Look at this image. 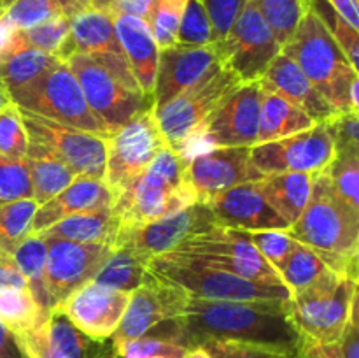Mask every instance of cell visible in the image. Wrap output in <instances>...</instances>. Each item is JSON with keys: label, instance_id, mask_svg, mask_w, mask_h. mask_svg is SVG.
Listing matches in <instances>:
<instances>
[{"label": "cell", "instance_id": "cell-1", "mask_svg": "<svg viewBox=\"0 0 359 358\" xmlns=\"http://www.w3.org/2000/svg\"><path fill=\"white\" fill-rule=\"evenodd\" d=\"M147 336H158L182 344L186 350L202 340H241L277 347L298 357L302 336L291 323L286 302L205 300L186 298L181 314Z\"/></svg>", "mask_w": 359, "mask_h": 358}, {"label": "cell", "instance_id": "cell-2", "mask_svg": "<svg viewBox=\"0 0 359 358\" xmlns=\"http://www.w3.org/2000/svg\"><path fill=\"white\" fill-rule=\"evenodd\" d=\"M287 232L333 272L358 279L359 213L340 199L325 171L314 175L307 207Z\"/></svg>", "mask_w": 359, "mask_h": 358}, {"label": "cell", "instance_id": "cell-3", "mask_svg": "<svg viewBox=\"0 0 359 358\" xmlns=\"http://www.w3.org/2000/svg\"><path fill=\"white\" fill-rule=\"evenodd\" d=\"M196 202L195 192L186 179V158L167 146L118 195L112 211L121 228H130L163 220Z\"/></svg>", "mask_w": 359, "mask_h": 358}, {"label": "cell", "instance_id": "cell-4", "mask_svg": "<svg viewBox=\"0 0 359 358\" xmlns=\"http://www.w3.org/2000/svg\"><path fill=\"white\" fill-rule=\"evenodd\" d=\"M280 53L290 56L304 70L337 111H358L351 102V90L359 83V72L312 11L305 9L297 30L280 48Z\"/></svg>", "mask_w": 359, "mask_h": 358}, {"label": "cell", "instance_id": "cell-5", "mask_svg": "<svg viewBox=\"0 0 359 358\" xmlns=\"http://www.w3.org/2000/svg\"><path fill=\"white\" fill-rule=\"evenodd\" d=\"M147 270L168 283L177 284L189 297L205 300L286 302L290 298V290L284 284L263 283L212 269L175 251L153 256L147 263Z\"/></svg>", "mask_w": 359, "mask_h": 358}, {"label": "cell", "instance_id": "cell-6", "mask_svg": "<svg viewBox=\"0 0 359 358\" xmlns=\"http://www.w3.org/2000/svg\"><path fill=\"white\" fill-rule=\"evenodd\" d=\"M358 298V279L326 270L316 283L290 295L286 311L302 340L337 343Z\"/></svg>", "mask_w": 359, "mask_h": 358}, {"label": "cell", "instance_id": "cell-7", "mask_svg": "<svg viewBox=\"0 0 359 358\" xmlns=\"http://www.w3.org/2000/svg\"><path fill=\"white\" fill-rule=\"evenodd\" d=\"M11 102L23 111L51 119L60 125L111 137L112 133L93 114L76 76L65 62H56L49 70L21 88L9 91Z\"/></svg>", "mask_w": 359, "mask_h": 358}, {"label": "cell", "instance_id": "cell-8", "mask_svg": "<svg viewBox=\"0 0 359 358\" xmlns=\"http://www.w3.org/2000/svg\"><path fill=\"white\" fill-rule=\"evenodd\" d=\"M241 84L242 81L237 74L217 63L202 79L186 88L177 97L170 98L160 107H153L154 118L168 146L179 154L184 153L200 133L207 118Z\"/></svg>", "mask_w": 359, "mask_h": 358}, {"label": "cell", "instance_id": "cell-9", "mask_svg": "<svg viewBox=\"0 0 359 358\" xmlns=\"http://www.w3.org/2000/svg\"><path fill=\"white\" fill-rule=\"evenodd\" d=\"M167 146V140L154 118L153 104L140 109L121 128L107 137L105 172L102 181L118 199V195H121Z\"/></svg>", "mask_w": 359, "mask_h": 358}, {"label": "cell", "instance_id": "cell-10", "mask_svg": "<svg viewBox=\"0 0 359 358\" xmlns=\"http://www.w3.org/2000/svg\"><path fill=\"white\" fill-rule=\"evenodd\" d=\"M259 119L262 86L259 83H242L207 118L182 157L189 158L214 147H252L258 144Z\"/></svg>", "mask_w": 359, "mask_h": 358}, {"label": "cell", "instance_id": "cell-11", "mask_svg": "<svg viewBox=\"0 0 359 358\" xmlns=\"http://www.w3.org/2000/svg\"><path fill=\"white\" fill-rule=\"evenodd\" d=\"M175 253L189 256L212 269L226 270L248 279L283 284L279 274L259 255L249 239V232L238 228L214 227L182 242Z\"/></svg>", "mask_w": 359, "mask_h": 358}, {"label": "cell", "instance_id": "cell-12", "mask_svg": "<svg viewBox=\"0 0 359 358\" xmlns=\"http://www.w3.org/2000/svg\"><path fill=\"white\" fill-rule=\"evenodd\" d=\"M21 111L28 142L39 151L63 161L76 175L104 179L107 139L74 126Z\"/></svg>", "mask_w": 359, "mask_h": 358}, {"label": "cell", "instance_id": "cell-13", "mask_svg": "<svg viewBox=\"0 0 359 358\" xmlns=\"http://www.w3.org/2000/svg\"><path fill=\"white\" fill-rule=\"evenodd\" d=\"M214 46L221 65L237 74L242 83H258L280 53L266 21L248 0L226 37Z\"/></svg>", "mask_w": 359, "mask_h": 358}, {"label": "cell", "instance_id": "cell-14", "mask_svg": "<svg viewBox=\"0 0 359 358\" xmlns=\"http://www.w3.org/2000/svg\"><path fill=\"white\" fill-rule=\"evenodd\" d=\"M65 63L76 76L93 114L111 133L121 128L140 109L153 104V98L123 86L104 67L84 53H74Z\"/></svg>", "mask_w": 359, "mask_h": 358}, {"label": "cell", "instance_id": "cell-15", "mask_svg": "<svg viewBox=\"0 0 359 358\" xmlns=\"http://www.w3.org/2000/svg\"><path fill=\"white\" fill-rule=\"evenodd\" d=\"M74 53H84L91 56L100 67H104L118 83L126 86L135 93L144 95L140 91L139 83L133 76L130 63L123 53L121 44L114 32L112 18L104 11L95 7L83 11L70 18V34L60 51L58 58L65 62Z\"/></svg>", "mask_w": 359, "mask_h": 358}, {"label": "cell", "instance_id": "cell-16", "mask_svg": "<svg viewBox=\"0 0 359 358\" xmlns=\"http://www.w3.org/2000/svg\"><path fill=\"white\" fill-rule=\"evenodd\" d=\"M335 158L332 135L325 123L283 139L258 142L251 147V164L262 175L279 172L325 171Z\"/></svg>", "mask_w": 359, "mask_h": 358}, {"label": "cell", "instance_id": "cell-17", "mask_svg": "<svg viewBox=\"0 0 359 358\" xmlns=\"http://www.w3.org/2000/svg\"><path fill=\"white\" fill-rule=\"evenodd\" d=\"M44 241L48 246L44 281L49 307L53 311L77 288L95 279L105 260L111 256L114 246L74 242L67 239H44Z\"/></svg>", "mask_w": 359, "mask_h": 358}, {"label": "cell", "instance_id": "cell-18", "mask_svg": "<svg viewBox=\"0 0 359 358\" xmlns=\"http://www.w3.org/2000/svg\"><path fill=\"white\" fill-rule=\"evenodd\" d=\"M189 295L177 284L168 283L147 270L142 284L130 293L128 305L121 323L112 333L111 343L142 337L156 330L163 323L177 318Z\"/></svg>", "mask_w": 359, "mask_h": 358}, {"label": "cell", "instance_id": "cell-19", "mask_svg": "<svg viewBox=\"0 0 359 358\" xmlns=\"http://www.w3.org/2000/svg\"><path fill=\"white\" fill-rule=\"evenodd\" d=\"M219 227L207 204H193L172 216L139 227L119 228L116 244H128L140 255L153 258L156 255L174 251L177 246L195 235ZM114 244V246H116Z\"/></svg>", "mask_w": 359, "mask_h": 358}, {"label": "cell", "instance_id": "cell-20", "mask_svg": "<svg viewBox=\"0 0 359 358\" xmlns=\"http://www.w3.org/2000/svg\"><path fill=\"white\" fill-rule=\"evenodd\" d=\"M259 178L263 175L251 164V147H214L186 158V179L200 204Z\"/></svg>", "mask_w": 359, "mask_h": 358}, {"label": "cell", "instance_id": "cell-21", "mask_svg": "<svg viewBox=\"0 0 359 358\" xmlns=\"http://www.w3.org/2000/svg\"><path fill=\"white\" fill-rule=\"evenodd\" d=\"M132 291L114 290L90 281L60 302L53 311L62 312L77 330L98 340L111 339L121 323Z\"/></svg>", "mask_w": 359, "mask_h": 358}, {"label": "cell", "instance_id": "cell-22", "mask_svg": "<svg viewBox=\"0 0 359 358\" xmlns=\"http://www.w3.org/2000/svg\"><path fill=\"white\" fill-rule=\"evenodd\" d=\"M219 63L216 46L170 44L158 53L156 77H154L153 107H160L181 91L202 79L214 65Z\"/></svg>", "mask_w": 359, "mask_h": 358}, {"label": "cell", "instance_id": "cell-23", "mask_svg": "<svg viewBox=\"0 0 359 358\" xmlns=\"http://www.w3.org/2000/svg\"><path fill=\"white\" fill-rule=\"evenodd\" d=\"M219 227L245 232L290 228V225L266 202L256 181L241 183L207 202Z\"/></svg>", "mask_w": 359, "mask_h": 358}, {"label": "cell", "instance_id": "cell-24", "mask_svg": "<svg viewBox=\"0 0 359 358\" xmlns=\"http://www.w3.org/2000/svg\"><path fill=\"white\" fill-rule=\"evenodd\" d=\"M258 83L265 90L297 105L305 114L311 116L314 123H325L339 114V111L319 93L318 88L305 76L304 70L284 53H279L273 58Z\"/></svg>", "mask_w": 359, "mask_h": 358}, {"label": "cell", "instance_id": "cell-25", "mask_svg": "<svg viewBox=\"0 0 359 358\" xmlns=\"http://www.w3.org/2000/svg\"><path fill=\"white\" fill-rule=\"evenodd\" d=\"M114 193L102 179L77 175L62 193L37 207L30 225V234H39L70 214L105 209L114 206Z\"/></svg>", "mask_w": 359, "mask_h": 358}, {"label": "cell", "instance_id": "cell-26", "mask_svg": "<svg viewBox=\"0 0 359 358\" xmlns=\"http://www.w3.org/2000/svg\"><path fill=\"white\" fill-rule=\"evenodd\" d=\"M116 37L130 63L133 76L139 83L144 97H151L154 90V77L158 67V48L147 21L128 14L112 16Z\"/></svg>", "mask_w": 359, "mask_h": 358}, {"label": "cell", "instance_id": "cell-27", "mask_svg": "<svg viewBox=\"0 0 359 358\" xmlns=\"http://www.w3.org/2000/svg\"><path fill=\"white\" fill-rule=\"evenodd\" d=\"M119 228L121 225L112 207H105V209L70 214L46 230L39 232L37 235L44 239H67L74 242L114 246L118 241Z\"/></svg>", "mask_w": 359, "mask_h": 358}, {"label": "cell", "instance_id": "cell-28", "mask_svg": "<svg viewBox=\"0 0 359 358\" xmlns=\"http://www.w3.org/2000/svg\"><path fill=\"white\" fill-rule=\"evenodd\" d=\"M314 175L311 172H279L263 175L256 185L266 202L291 227L307 207Z\"/></svg>", "mask_w": 359, "mask_h": 358}, {"label": "cell", "instance_id": "cell-29", "mask_svg": "<svg viewBox=\"0 0 359 358\" xmlns=\"http://www.w3.org/2000/svg\"><path fill=\"white\" fill-rule=\"evenodd\" d=\"M49 343L67 358H119L112 343L98 340L77 330L62 312L51 311L42 325Z\"/></svg>", "mask_w": 359, "mask_h": 358}, {"label": "cell", "instance_id": "cell-30", "mask_svg": "<svg viewBox=\"0 0 359 358\" xmlns=\"http://www.w3.org/2000/svg\"><path fill=\"white\" fill-rule=\"evenodd\" d=\"M316 123L302 109L286 98L262 88V119H259L258 142L283 139L312 128Z\"/></svg>", "mask_w": 359, "mask_h": 358}, {"label": "cell", "instance_id": "cell-31", "mask_svg": "<svg viewBox=\"0 0 359 358\" xmlns=\"http://www.w3.org/2000/svg\"><path fill=\"white\" fill-rule=\"evenodd\" d=\"M28 172H30V181H32V199L42 206L53 197L62 193L74 179L77 178L63 161L56 160L51 154H46L39 151L37 147L32 146L28 142L27 157Z\"/></svg>", "mask_w": 359, "mask_h": 358}, {"label": "cell", "instance_id": "cell-32", "mask_svg": "<svg viewBox=\"0 0 359 358\" xmlns=\"http://www.w3.org/2000/svg\"><path fill=\"white\" fill-rule=\"evenodd\" d=\"M149 260L128 244H116L93 281L114 290L133 291L142 284Z\"/></svg>", "mask_w": 359, "mask_h": 358}, {"label": "cell", "instance_id": "cell-33", "mask_svg": "<svg viewBox=\"0 0 359 358\" xmlns=\"http://www.w3.org/2000/svg\"><path fill=\"white\" fill-rule=\"evenodd\" d=\"M49 318L30 290L27 288H0V321L13 330L14 333H23L39 329Z\"/></svg>", "mask_w": 359, "mask_h": 358}, {"label": "cell", "instance_id": "cell-34", "mask_svg": "<svg viewBox=\"0 0 359 358\" xmlns=\"http://www.w3.org/2000/svg\"><path fill=\"white\" fill-rule=\"evenodd\" d=\"M11 253H13L21 274H23L25 279H27L28 290L34 295L37 304L41 305L44 311L51 312L44 281L46 255H48V246H46L44 239L37 234H28L23 241L18 242L16 248Z\"/></svg>", "mask_w": 359, "mask_h": 358}, {"label": "cell", "instance_id": "cell-35", "mask_svg": "<svg viewBox=\"0 0 359 358\" xmlns=\"http://www.w3.org/2000/svg\"><path fill=\"white\" fill-rule=\"evenodd\" d=\"M56 62H60L56 56L39 51V49H14L6 56L4 63L0 65V79L4 81L7 90L13 91L51 69Z\"/></svg>", "mask_w": 359, "mask_h": 358}, {"label": "cell", "instance_id": "cell-36", "mask_svg": "<svg viewBox=\"0 0 359 358\" xmlns=\"http://www.w3.org/2000/svg\"><path fill=\"white\" fill-rule=\"evenodd\" d=\"M326 270L328 267L321 256L314 249L297 241L294 249L279 269V277L284 286L290 290V295H293L316 283Z\"/></svg>", "mask_w": 359, "mask_h": 358}, {"label": "cell", "instance_id": "cell-37", "mask_svg": "<svg viewBox=\"0 0 359 358\" xmlns=\"http://www.w3.org/2000/svg\"><path fill=\"white\" fill-rule=\"evenodd\" d=\"M69 34L70 20L63 14H58L51 20H46L42 23L34 25V27L25 28V30H14L11 51L20 48H34L58 58Z\"/></svg>", "mask_w": 359, "mask_h": 358}, {"label": "cell", "instance_id": "cell-38", "mask_svg": "<svg viewBox=\"0 0 359 358\" xmlns=\"http://www.w3.org/2000/svg\"><path fill=\"white\" fill-rule=\"evenodd\" d=\"M272 30L280 48L297 30L305 9L302 0H248Z\"/></svg>", "mask_w": 359, "mask_h": 358}, {"label": "cell", "instance_id": "cell-39", "mask_svg": "<svg viewBox=\"0 0 359 358\" xmlns=\"http://www.w3.org/2000/svg\"><path fill=\"white\" fill-rule=\"evenodd\" d=\"M304 4V9L312 11L319 20L323 21L326 28H328L330 34L333 35V39L337 41V44L340 46V49L344 51V55L347 56V60L351 62V65L354 69H359V34L356 28L351 27L339 13L332 7V4H328L326 0H302Z\"/></svg>", "mask_w": 359, "mask_h": 358}, {"label": "cell", "instance_id": "cell-40", "mask_svg": "<svg viewBox=\"0 0 359 358\" xmlns=\"http://www.w3.org/2000/svg\"><path fill=\"white\" fill-rule=\"evenodd\" d=\"M39 204L34 199H21L0 206V248L13 251L30 234V225Z\"/></svg>", "mask_w": 359, "mask_h": 358}, {"label": "cell", "instance_id": "cell-41", "mask_svg": "<svg viewBox=\"0 0 359 358\" xmlns=\"http://www.w3.org/2000/svg\"><path fill=\"white\" fill-rule=\"evenodd\" d=\"M325 172L340 199L359 213V154H335Z\"/></svg>", "mask_w": 359, "mask_h": 358}, {"label": "cell", "instance_id": "cell-42", "mask_svg": "<svg viewBox=\"0 0 359 358\" xmlns=\"http://www.w3.org/2000/svg\"><path fill=\"white\" fill-rule=\"evenodd\" d=\"M56 0H13L0 16V21L13 30H25L58 16Z\"/></svg>", "mask_w": 359, "mask_h": 358}, {"label": "cell", "instance_id": "cell-43", "mask_svg": "<svg viewBox=\"0 0 359 358\" xmlns=\"http://www.w3.org/2000/svg\"><path fill=\"white\" fill-rule=\"evenodd\" d=\"M119 358H184L186 347L158 336H142L112 344Z\"/></svg>", "mask_w": 359, "mask_h": 358}, {"label": "cell", "instance_id": "cell-44", "mask_svg": "<svg viewBox=\"0 0 359 358\" xmlns=\"http://www.w3.org/2000/svg\"><path fill=\"white\" fill-rule=\"evenodd\" d=\"M28 151V133L21 111L11 102L0 112V154L13 160H23Z\"/></svg>", "mask_w": 359, "mask_h": 358}, {"label": "cell", "instance_id": "cell-45", "mask_svg": "<svg viewBox=\"0 0 359 358\" xmlns=\"http://www.w3.org/2000/svg\"><path fill=\"white\" fill-rule=\"evenodd\" d=\"M175 42L184 46L212 44V27L200 0H186Z\"/></svg>", "mask_w": 359, "mask_h": 358}, {"label": "cell", "instance_id": "cell-46", "mask_svg": "<svg viewBox=\"0 0 359 358\" xmlns=\"http://www.w3.org/2000/svg\"><path fill=\"white\" fill-rule=\"evenodd\" d=\"M32 181L27 161L0 154V206L21 199H32Z\"/></svg>", "mask_w": 359, "mask_h": 358}, {"label": "cell", "instance_id": "cell-47", "mask_svg": "<svg viewBox=\"0 0 359 358\" xmlns=\"http://www.w3.org/2000/svg\"><path fill=\"white\" fill-rule=\"evenodd\" d=\"M186 0H156L149 16V27L158 48L175 44L179 21L184 11Z\"/></svg>", "mask_w": 359, "mask_h": 358}, {"label": "cell", "instance_id": "cell-48", "mask_svg": "<svg viewBox=\"0 0 359 358\" xmlns=\"http://www.w3.org/2000/svg\"><path fill=\"white\" fill-rule=\"evenodd\" d=\"M249 239L258 249L259 255L270 263L273 270L279 274V269L290 253L293 251L297 246V239H293L287 232V228H273V230H258V232H249Z\"/></svg>", "mask_w": 359, "mask_h": 358}, {"label": "cell", "instance_id": "cell-49", "mask_svg": "<svg viewBox=\"0 0 359 358\" xmlns=\"http://www.w3.org/2000/svg\"><path fill=\"white\" fill-rule=\"evenodd\" d=\"M212 358H298L287 351L241 340L207 339L198 344Z\"/></svg>", "mask_w": 359, "mask_h": 358}, {"label": "cell", "instance_id": "cell-50", "mask_svg": "<svg viewBox=\"0 0 359 358\" xmlns=\"http://www.w3.org/2000/svg\"><path fill=\"white\" fill-rule=\"evenodd\" d=\"M332 135L335 154H359V116L358 111L339 112L325 121Z\"/></svg>", "mask_w": 359, "mask_h": 358}, {"label": "cell", "instance_id": "cell-51", "mask_svg": "<svg viewBox=\"0 0 359 358\" xmlns=\"http://www.w3.org/2000/svg\"><path fill=\"white\" fill-rule=\"evenodd\" d=\"M245 0H200L212 27V42L223 41L241 14Z\"/></svg>", "mask_w": 359, "mask_h": 358}, {"label": "cell", "instance_id": "cell-52", "mask_svg": "<svg viewBox=\"0 0 359 358\" xmlns=\"http://www.w3.org/2000/svg\"><path fill=\"white\" fill-rule=\"evenodd\" d=\"M154 4L156 0H95L93 7L104 11L111 18L118 16V14H128V16H137L144 21H149Z\"/></svg>", "mask_w": 359, "mask_h": 358}, {"label": "cell", "instance_id": "cell-53", "mask_svg": "<svg viewBox=\"0 0 359 358\" xmlns=\"http://www.w3.org/2000/svg\"><path fill=\"white\" fill-rule=\"evenodd\" d=\"M16 336L20 337L21 346L25 347L30 358H67L49 343L42 326L23 333H16Z\"/></svg>", "mask_w": 359, "mask_h": 358}, {"label": "cell", "instance_id": "cell-54", "mask_svg": "<svg viewBox=\"0 0 359 358\" xmlns=\"http://www.w3.org/2000/svg\"><path fill=\"white\" fill-rule=\"evenodd\" d=\"M337 347L342 358H359V314H358V298L353 302L349 319L337 340Z\"/></svg>", "mask_w": 359, "mask_h": 358}, {"label": "cell", "instance_id": "cell-55", "mask_svg": "<svg viewBox=\"0 0 359 358\" xmlns=\"http://www.w3.org/2000/svg\"><path fill=\"white\" fill-rule=\"evenodd\" d=\"M0 288H27L28 284L21 274L13 253L0 248Z\"/></svg>", "mask_w": 359, "mask_h": 358}, {"label": "cell", "instance_id": "cell-56", "mask_svg": "<svg viewBox=\"0 0 359 358\" xmlns=\"http://www.w3.org/2000/svg\"><path fill=\"white\" fill-rule=\"evenodd\" d=\"M0 358H30L21 346L20 337L0 321Z\"/></svg>", "mask_w": 359, "mask_h": 358}, {"label": "cell", "instance_id": "cell-57", "mask_svg": "<svg viewBox=\"0 0 359 358\" xmlns=\"http://www.w3.org/2000/svg\"><path fill=\"white\" fill-rule=\"evenodd\" d=\"M298 358H342L337 343L325 344L314 340H302Z\"/></svg>", "mask_w": 359, "mask_h": 358}, {"label": "cell", "instance_id": "cell-58", "mask_svg": "<svg viewBox=\"0 0 359 358\" xmlns=\"http://www.w3.org/2000/svg\"><path fill=\"white\" fill-rule=\"evenodd\" d=\"M333 9L347 21L353 28H359V4L358 0H326Z\"/></svg>", "mask_w": 359, "mask_h": 358}, {"label": "cell", "instance_id": "cell-59", "mask_svg": "<svg viewBox=\"0 0 359 358\" xmlns=\"http://www.w3.org/2000/svg\"><path fill=\"white\" fill-rule=\"evenodd\" d=\"M56 6H58L60 13L70 20L76 14L91 9L93 7V0H56Z\"/></svg>", "mask_w": 359, "mask_h": 358}, {"label": "cell", "instance_id": "cell-60", "mask_svg": "<svg viewBox=\"0 0 359 358\" xmlns=\"http://www.w3.org/2000/svg\"><path fill=\"white\" fill-rule=\"evenodd\" d=\"M9 104H11L9 90H7V86L4 84V81L0 79V112H2Z\"/></svg>", "mask_w": 359, "mask_h": 358}, {"label": "cell", "instance_id": "cell-61", "mask_svg": "<svg viewBox=\"0 0 359 358\" xmlns=\"http://www.w3.org/2000/svg\"><path fill=\"white\" fill-rule=\"evenodd\" d=\"M184 358H212V357H210L202 346H195V347H189V350L186 351Z\"/></svg>", "mask_w": 359, "mask_h": 358}, {"label": "cell", "instance_id": "cell-62", "mask_svg": "<svg viewBox=\"0 0 359 358\" xmlns=\"http://www.w3.org/2000/svg\"><path fill=\"white\" fill-rule=\"evenodd\" d=\"M4 60H6V55H2V53H0V65L4 63Z\"/></svg>", "mask_w": 359, "mask_h": 358}, {"label": "cell", "instance_id": "cell-63", "mask_svg": "<svg viewBox=\"0 0 359 358\" xmlns=\"http://www.w3.org/2000/svg\"><path fill=\"white\" fill-rule=\"evenodd\" d=\"M4 14V9H2V6H0V16H2Z\"/></svg>", "mask_w": 359, "mask_h": 358}, {"label": "cell", "instance_id": "cell-64", "mask_svg": "<svg viewBox=\"0 0 359 358\" xmlns=\"http://www.w3.org/2000/svg\"><path fill=\"white\" fill-rule=\"evenodd\" d=\"M93 2H95V0H93Z\"/></svg>", "mask_w": 359, "mask_h": 358}]
</instances>
